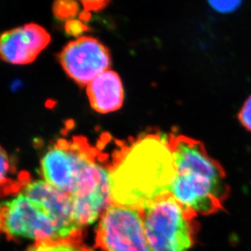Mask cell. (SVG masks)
I'll return each mask as SVG.
<instances>
[{
  "mask_svg": "<svg viewBox=\"0 0 251 251\" xmlns=\"http://www.w3.org/2000/svg\"><path fill=\"white\" fill-rule=\"evenodd\" d=\"M110 171L113 204L142 210L171 194L175 164L169 139L148 135L124 147Z\"/></svg>",
  "mask_w": 251,
  "mask_h": 251,
  "instance_id": "6da1fadb",
  "label": "cell"
},
{
  "mask_svg": "<svg viewBox=\"0 0 251 251\" xmlns=\"http://www.w3.org/2000/svg\"><path fill=\"white\" fill-rule=\"evenodd\" d=\"M175 176L171 194L192 215H210L224 209L229 194L225 170L204 145L184 135L169 138Z\"/></svg>",
  "mask_w": 251,
  "mask_h": 251,
  "instance_id": "7a4b0ae2",
  "label": "cell"
},
{
  "mask_svg": "<svg viewBox=\"0 0 251 251\" xmlns=\"http://www.w3.org/2000/svg\"><path fill=\"white\" fill-rule=\"evenodd\" d=\"M0 234L34 242L74 238L41 201L22 191L0 199Z\"/></svg>",
  "mask_w": 251,
  "mask_h": 251,
  "instance_id": "3957f363",
  "label": "cell"
},
{
  "mask_svg": "<svg viewBox=\"0 0 251 251\" xmlns=\"http://www.w3.org/2000/svg\"><path fill=\"white\" fill-rule=\"evenodd\" d=\"M141 211L151 251L191 249L194 238V215L184 210L172 194L157 199Z\"/></svg>",
  "mask_w": 251,
  "mask_h": 251,
  "instance_id": "277c9868",
  "label": "cell"
},
{
  "mask_svg": "<svg viewBox=\"0 0 251 251\" xmlns=\"http://www.w3.org/2000/svg\"><path fill=\"white\" fill-rule=\"evenodd\" d=\"M98 160V152L87 140H60L44 153L40 171L44 180L71 196Z\"/></svg>",
  "mask_w": 251,
  "mask_h": 251,
  "instance_id": "5b68a950",
  "label": "cell"
},
{
  "mask_svg": "<svg viewBox=\"0 0 251 251\" xmlns=\"http://www.w3.org/2000/svg\"><path fill=\"white\" fill-rule=\"evenodd\" d=\"M96 241L101 251H152L142 211L113 203L100 216Z\"/></svg>",
  "mask_w": 251,
  "mask_h": 251,
  "instance_id": "8992f818",
  "label": "cell"
},
{
  "mask_svg": "<svg viewBox=\"0 0 251 251\" xmlns=\"http://www.w3.org/2000/svg\"><path fill=\"white\" fill-rule=\"evenodd\" d=\"M58 60L68 76L82 86H87L111 65L109 49L93 37L70 42L59 54Z\"/></svg>",
  "mask_w": 251,
  "mask_h": 251,
  "instance_id": "52a82bcc",
  "label": "cell"
},
{
  "mask_svg": "<svg viewBox=\"0 0 251 251\" xmlns=\"http://www.w3.org/2000/svg\"><path fill=\"white\" fill-rule=\"evenodd\" d=\"M70 198L75 219L83 228L96 222L112 204L109 168L100 160L95 162Z\"/></svg>",
  "mask_w": 251,
  "mask_h": 251,
  "instance_id": "ba28073f",
  "label": "cell"
},
{
  "mask_svg": "<svg viewBox=\"0 0 251 251\" xmlns=\"http://www.w3.org/2000/svg\"><path fill=\"white\" fill-rule=\"evenodd\" d=\"M51 41L46 29L39 25H25L0 35V59L13 65L33 62Z\"/></svg>",
  "mask_w": 251,
  "mask_h": 251,
  "instance_id": "9c48e42d",
  "label": "cell"
},
{
  "mask_svg": "<svg viewBox=\"0 0 251 251\" xmlns=\"http://www.w3.org/2000/svg\"><path fill=\"white\" fill-rule=\"evenodd\" d=\"M20 191L41 201L71 237H80L83 227L75 219L72 200L69 194L55 188L44 179L25 182L22 184Z\"/></svg>",
  "mask_w": 251,
  "mask_h": 251,
  "instance_id": "30bf717a",
  "label": "cell"
},
{
  "mask_svg": "<svg viewBox=\"0 0 251 251\" xmlns=\"http://www.w3.org/2000/svg\"><path fill=\"white\" fill-rule=\"evenodd\" d=\"M87 94L92 109L100 114L116 111L124 103L121 78L112 70H107L90 82Z\"/></svg>",
  "mask_w": 251,
  "mask_h": 251,
  "instance_id": "8fae6325",
  "label": "cell"
},
{
  "mask_svg": "<svg viewBox=\"0 0 251 251\" xmlns=\"http://www.w3.org/2000/svg\"><path fill=\"white\" fill-rule=\"evenodd\" d=\"M25 251H90L79 237L62 240H47L34 242Z\"/></svg>",
  "mask_w": 251,
  "mask_h": 251,
  "instance_id": "7c38bea8",
  "label": "cell"
},
{
  "mask_svg": "<svg viewBox=\"0 0 251 251\" xmlns=\"http://www.w3.org/2000/svg\"><path fill=\"white\" fill-rule=\"evenodd\" d=\"M12 172V166L9 155L0 145V187L9 182Z\"/></svg>",
  "mask_w": 251,
  "mask_h": 251,
  "instance_id": "4fadbf2b",
  "label": "cell"
},
{
  "mask_svg": "<svg viewBox=\"0 0 251 251\" xmlns=\"http://www.w3.org/2000/svg\"><path fill=\"white\" fill-rule=\"evenodd\" d=\"M208 2L218 12L228 13L237 9L242 0H208Z\"/></svg>",
  "mask_w": 251,
  "mask_h": 251,
  "instance_id": "5bb4252c",
  "label": "cell"
},
{
  "mask_svg": "<svg viewBox=\"0 0 251 251\" xmlns=\"http://www.w3.org/2000/svg\"><path fill=\"white\" fill-rule=\"evenodd\" d=\"M84 8L83 18L87 20L91 16V12H98L104 9L111 0H79Z\"/></svg>",
  "mask_w": 251,
  "mask_h": 251,
  "instance_id": "9a60e30c",
  "label": "cell"
},
{
  "mask_svg": "<svg viewBox=\"0 0 251 251\" xmlns=\"http://www.w3.org/2000/svg\"><path fill=\"white\" fill-rule=\"evenodd\" d=\"M77 11L75 7V2L74 3L72 0H59L56 2L55 6V12L56 16L61 18L70 17V15L74 14Z\"/></svg>",
  "mask_w": 251,
  "mask_h": 251,
  "instance_id": "2e32d148",
  "label": "cell"
},
{
  "mask_svg": "<svg viewBox=\"0 0 251 251\" xmlns=\"http://www.w3.org/2000/svg\"><path fill=\"white\" fill-rule=\"evenodd\" d=\"M238 119L242 125L251 132V96L247 98L238 113Z\"/></svg>",
  "mask_w": 251,
  "mask_h": 251,
  "instance_id": "e0dca14e",
  "label": "cell"
},
{
  "mask_svg": "<svg viewBox=\"0 0 251 251\" xmlns=\"http://www.w3.org/2000/svg\"><path fill=\"white\" fill-rule=\"evenodd\" d=\"M66 29H67L68 33L72 34H77L82 33L83 30L87 29V27L84 26L82 23L79 22H68L66 24Z\"/></svg>",
  "mask_w": 251,
  "mask_h": 251,
  "instance_id": "ac0fdd59",
  "label": "cell"
}]
</instances>
